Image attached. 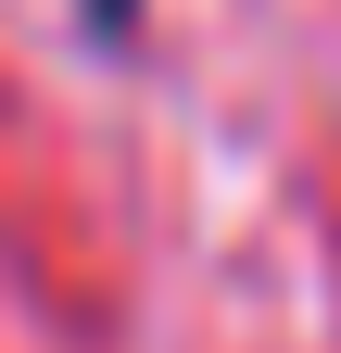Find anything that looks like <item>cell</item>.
Wrapping results in <instances>:
<instances>
[{
    "label": "cell",
    "instance_id": "1",
    "mask_svg": "<svg viewBox=\"0 0 341 353\" xmlns=\"http://www.w3.org/2000/svg\"><path fill=\"white\" fill-rule=\"evenodd\" d=\"M76 13H89V26H126V13H139V0H76Z\"/></svg>",
    "mask_w": 341,
    "mask_h": 353
}]
</instances>
